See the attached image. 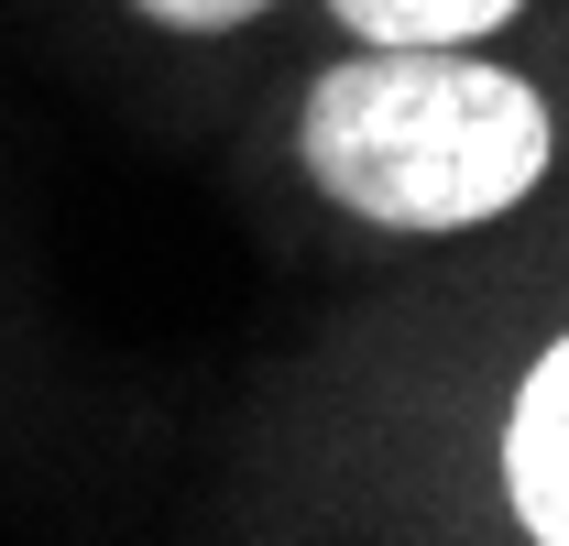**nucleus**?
Listing matches in <instances>:
<instances>
[{
	"instance_id": "obj_2",
	"label": "nucleus",
	"mask_w": 569,
	"mask_h": 546,
	"mask_svg": "<svg viewBox=\"0 0 569 546\" xmlns=\"http://www.w3.org/2000/svg\"><path fill=\"white\" fill-rule=\"evenodd\" d=\"M503 492L537 546H569V340H548L503 415Z\"/></svg>"
},
{
	"instance_id": "obj_4",
	"label": "nucleus",
	"mask_w": 569,
	"mask_h": 546,
	"mask_svg": "<svg viewBox=\"0 0 569 546\" xmlns=\"http://www.w3.org/2000/svg\"><path fill=\"white\" fill-rule=\"evenodd\" d=\"M142 22H164V33H241L252 11H274V0H132Z\"/></svg>"
},
{
	"instance_id": "obj_1",
	"label": "nucleus",
	"mask_w": 569,
	"mask_h": 546,
	"mask_svg": "<svg viewBox=\"0 0 569 546\" xmlns=\"http://www.w3.org/2000/svg\"><path fill=\"white\" fill-rule=\"evenodd\" d=\"M296 153L372 230H482L537 198L559 121L515 67H482L471 44H361L307 88Z\"/></svg>"
},
{
	"instance_id": "obj_3",
	"label": "nucleus",
	"mask_w": 569,
	"mask_h": 546,
	"mask_svg": "<svg viewBox=\"0 0 569 546\" xmlns=\"http://www.w3.org/2000/svg\"><path fill=\"white\" fill-rule=\"evenodd\" d=\"M361 44H482L493 22H515L526 0H329Z\"/></svg>"
}]
</instances>
